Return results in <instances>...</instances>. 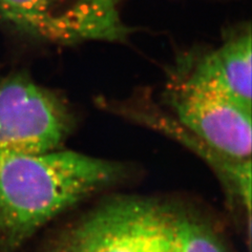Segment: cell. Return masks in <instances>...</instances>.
<instances>
[{"label": "cell", "mask_w": 252, "mask_h": 252, "mask_svg": "<svg viewBox=\"0 0 252 252\" xmlns=\"http://www.w3.org/2000/svg\"><path fill=\"white\" fill-rule=\"evenodd\" d=\"M127 175L120 162L61 148L0 160V250L19 248L51 220Z\"/></svg>", "instance_id": "obj_1"}, {"label": "cell", "mask_w": 252, "mask_h": 252, "mask_svg": "<svg viewBox=\"0 0 252 252\" xmlns=\"http://www.w3.org/2000/svg\"><path fill=\"white\" fill-rule=\"evenodd\" d=\"M172 205L118 195L55 231L37 252H171Z\"/></svg>", "instance_id": "obj_2"}, {"label": "cell", "mask_w": 252, "mask_h": 252, "mask_svg": "<svg viewBox=\"0 0 252 252\" xmlns=\"http://www.w3.org/2000/svg\"><path fill=\"white\" fill-rule=\"evenodd\" d=\"M74 126L67 104L25 76L0 81V160L62 147Z\"/></svg>", "instance_id": "obj_3"}, {"label": "cell", "mask_w": 252, "mask_h": 252, "mask_svg": "<svg viewBox=\"0 0 252 252\" xmlns=\"http://www.w3.org/2000/svg\"><path fill=\"white\" fill-rule=\"evenodd\" d=\"M166 101L183 128L229 159L251 160V108L180 78Z\"/></svg>", "instance_id": "obj_4"}, {"label": "cell", "mask_w": 252, "mask_h": 252, "mask_svg": "<svg viewBox=\"0 0 252 252\" xmlns=\"http://www.w3.org/2000/svg\"><path fill=\"white\" fill-rule=\"evenodd\" d=\"M0 19L53 42L98 40L99 17L88 0L59 10V0H0Z\"/></svg>", "instance_id": "obj_5"}, {"label": "cell", "mask_w": 252, "mask_h": 252, "mask_svg": "<svg viewBox=\"0 0 252 252\" xmlns=\"http://www.w3.org/2000/svg\"><path fill=\"white\" fill-rule=\"evenodd\" d=\"M251 60L252 40L248 27L218 49L203 55L184 78L251 108Z\"/></svg>", "instance_id": "obj_6"}, {"label": "cell", "mask_w": 252, "mask_h": 252, "mask_svg": "<svg viewBox=\"0 0 252 252\" xmlns=\"http://www.w3.org/2000/svg\"><path fill=\"white\" fill-rule=\"evenodd\" d=\"M171 252H229L208 220L172 205Z\"/></svg>", "instance_id": "obj_7"}]
</instances>
